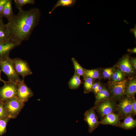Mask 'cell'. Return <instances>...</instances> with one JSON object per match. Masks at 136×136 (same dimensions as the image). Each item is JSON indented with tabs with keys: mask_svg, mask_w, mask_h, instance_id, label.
Masks as SVG:
<instances>
[{
	"mask_svg": "<svg viewBox=\"0 0 136 136\" xmlns=\"http://www.w3.org/2000/svg\"><path fill=\"white\" fill-rule=\"evenodd\" d=\"M41 15L39 9L37 8L27 11L19 10L18 14L6 24L11 39L20 44L29 40L39 24Z\"/></svg>",
	"mask_w": 136,
	"mask_h": 136,
	"instance_id": "1",
	"label": "cell"
},
{
	"mask_svg": "<svg viewBox=\"0 0 136 136\" xmlns=\"http://www.w3.org/2000/svg\"><path fill=\"white\" fill-rule=\"evenodd\" d=\"M0 67L7 76L9 82L17 85L21 80L15 70L12 59L9 56L0 58Z\"/></svg>",
	"mask_w": 136,
	"mask_h": 136,
	"instance_id": "2",
	"label": "cell"
},
{
	"mask_svg": "<svg viewBox=\"0 0 136 136\" xmlns=\"http://www.w3.org/2000/svg\"><path fill=\"white\" fill-rule=\"evenodd\" d=\"M24 103L16 97L3 103L8 117L10 118L17 117L23 108Z\"/></svg>",
	"mask_w": 136,
	"mask_h": 136,
	"instance_id": "3",
	"label": "cell"
},
{
	"mask_svg": "<svg viewBox=\"0 0 136 136\" xmlns=\"http://www.w3.org/2000/svg\"><path fill=\"white\" fill-rule=\"evenodd\" d=\"M17 90V85L7 81L0 88V101L3 103L16 97Z\"/></svg>",
	"mask_w": 136,
	"mask_h": 136,
	"instance_id": "4",
	"label": "cell"
},
{
	"mask_svg": "<svg viewBox=\"0 0 136 136\" xmlns=\"http://www.w3.org/2000/svg\"><path fill=\"white\" fill-rule=\"evenodd\" d=\"M14 69L17 74L24 79L26 76L31 75L32 73L27 61L16 58L12 59Z\"/></svg>",
	"mask_w": 136,
	"mask_h": 136,
	"instance_id": "5",
	"label": "cell"
},
{
	"mask_svg": "<svg viewBox=\"0 0 136 136\" xmlns=\"http://www.w3.org/2000/svg\"><path fill=\"white\" fill-rule=\"evenodd\" d=\"M97 104L96 110L100 115L103 117L109 114L113 113L116 106L115 101L110 99L100 102Z\"/></svg>",
	"mask_w": 136,
	"mask_h": 136,
	"instance_id": "6",
	"label": "cell"
},
{
	"mask_svg": "<svg viewBox=\"0 0 136 136\" xmlns=\"http://www.w3.org/2000/svg\"><path fill=\"white\" fill-rule=\"evenodd\" d=\"M17 85L18 90L16 97L20 101L24 103L33 96V93L26 84L24 79L21 80Z\"/></svg>",
	"mask_w": 136,
	"mask_h": 136,
	"instance_id": "7",
	"label": "cell"
},
{
	"mask_svg": "<svg viewBox=\"0 0 136 136\" xmlns=\"http://www.w3.org/2000/svg\"><path fill=\"white\" fill-rule=\"evenodd\" d=\"M127 79H124L121 81L113 82L110 87V90L115 99H118L124 95V91L128 83Z\"/></svg>",
	"mask_w": 136,
	"mask_h": 136,
	"instance_id": "8",
	"label": "cell"
},
{
	"mask_svg": "<svg viewBox=\"0 0 136 136\" xmlns=\"http://www.w3.org/2000/svg\"><path fill=\"white\" fill-rule=\"evenodd\" d=\"M133 97H127L123 98L118 105L117 109L118 113L122 117H125L133 114L132 106Z\"/></svg>",
	"mask_w": 136,
	"mask_h": 136,
	"instance_id": "9",
	"label": "cell"
},
{
	"mask_svg": "<svg viewBox=\"0 0 136 136\" xmlns=\"http://www.w3.org/2000/svg\"><path fill=\"white\" fill-rule=\"evenodd\" d=\"M84 120L89 126V131L91 133L96 129L99 124L98 118L93 108L87 111L84 114Z\"/></svg>",
	"mask_w": 136,
	"mask_h": 136,
	"instance_id": "10",
	"label": "cell"
},
{
	"mask_svg": "<svg viewBox=\"0 0 136 136\" xmlns=\"http://www.w3.org/2000/svg\"><path fill=\"white\" fill-rule=\"evenodd\" d=\"M20 45L11 39L0 42V58L9 56L11 51Z\"/></svg>",
	"mask_w": 136,
	"mask_h": 136,
	"instance_id": "11",
	"label": "cell"
},
{
	"mask_svg": "<svg viewBox=\"0 0 136 136\" xmlns=\"http://www.w3.org/2000/svg\"><path fill=\"white\" fill-rule=\"evenodd\" d=\"M119 69L124 74L127 75L131 74L134 73V71L129 61L128 55L124 56L119 61Z\"/></svg>",
	"mask_w": 136,
	"mask_h": 136,
	"instance_id": "12",
	"label": "cell"
},
{
	"mask_svg": "<svg viewBox=\"0 0 136 136\" xmlns=\"http://www.w3.org/2000/svg\"><path fill=\"white\" fill-rule=\"evenodd\" d=\"M120 123L119 115L112 113L109 114L104 117L99 122V123L103 124H110L113 125H117Z\"/></svg>",
	"mask_w": 136,
	"mask_h": 136,
	"instance_id": "13",
	"label": "cell"
},
{
	"mask_svg": "<svg viewBox=\"0 0 136 136\" xmlns=\"http://www.w3.org/2000/svg\"><path fill=\"white\" fill-rule=\"evenodd\" d=\"M12 0H8L0 15V16L2 18L4 17L6 18L8 22L11 21L15 15L12 10Z\"/></svg>",
	"mask_w": 136,
	"mask_h": 136,
	"instance_id": "14",
	"label": "cell"
},
{
	"mask_svg": "<svg viewBox=\"0 0 136 136\" xmlns=\"http://www.w3.org/2000/svg\"><path fill=\"white\" fill-rule=\"evenodd\" d=\"M136 93V79L134 78L128 83L124 91V95L133 97Z\"/></svg>",
	"mask_w": 136,
	"mask_h": 136,
	"instance_id": "15",
	"label": "cell"
},
{
	"mask_svg": "<svg viewBox=\"0 0 136 136\" xmlns=\"http://www.w3.org/2000/svg\"><path fill=\"white\" fill-rule=\"evenodd\" d=\"M121 127L126 129L132 128L136 125V121L131 115L126 117L123 121L120 124Z\"/></svg>",
	"mask_w": 136,
	"mask_h": 136,
	"instance_id": "16",
	"label": "cell"
},
{
	"mask_svg": "<svg viewBox=\"0 0 136 136\" xmlns=\"http://www.w3.org/2000/svg\"><path fill=\"white\" fill-rule=\"evenodd\" d=\"M110 96V93L106 87H103L96 94L95 104H97L100 102L109 99Z\"/></svg>",
	"mask_w": 136,
	"mask_h": 136,
	"instance_id": "17",
	"label": "cell"
},
{
	"mask_svg": "<svg viewBox=\"0 0 136 136\" xmlns=\"http://www.w3.org/2000/svg\"><path fill=\"white\" fill-rule=\"evenodd\" d=\"M76 0H59L49 12L51 14L56 8L59 6L73 7L74 6L76 2Z\"/></svg>",
	"mask_w": 136,
	"mask_h": 136,
	"instance_id": "18",
	"label": "cell"
},
{
	"mask_svg": "<svg viewBox=\"0 0 136 136\" xmlns=\"http://www.w3.org/2000/svg\"><path fill=\"white\" fill-rule=\"evenodd\" d=\"M82 83L80 76L75 72L73 77L68 83L69 88L71 89H75L78 88Z\"/></svg>",
	"mask_w": 136,
	"mask_h": 136,
	"instance_id": "19",
	"label": "cell"
},
{
	"mask_svg": "<svg viewBox=\"0 0 136 136\" xmlns=\"http://www.w3.org/2000/svg\"><path fill=\"white\" fill-rule=\"evenodd\" d=\"M11 39L6 24L0 25V42Z\"/></svg>",
	"mask_w": 136,
	"mask_h": 136,
	"instance_id": "20",
	"label": "cell"
},
{
	"mask_svg": "<svg viewBox=\"0 0 136 136\" xmlns=\"http://www.w3.org/2000/svg\"><path fill=\"white\" fill-rule=\"evenodd\" d=\"M85 77H90L93 79L98 78L100 77L99 71L96 70H86L84 69Z\"/></svg>",
	"mask_w": 136,
	"mask_h": 136,
	"instance_id": "21",
	"label": "cell"
},
{
	"mask_svg": "<svg viewBox=\"0 0 136 136\" xmlns=\"http://www.w3.org/2000/svg\"><path fill=\"white\" fill-rule=\"evenodd\" d=\"M111 78L113 82H118L124 79V75L123 72L119 69L114 71Z\"/></svg>",
	"mask_w": 136,
	"mask_h": 136,
	"instance_id": "22",
	"label": "cell"
},
{
	"mask_svg": "<svg viewBox=\"0 0 136 136\" xmlns=\"http://www.w3.org/2000/svg\"><path fill=\"white\" fill-rule=\"evenodd\" d=\"M72 60L75 70V73L80 76H82L85 77L84 74V69L81 66L77 60L74 58H72Z\"/></svg>",
	"mask_w": 136,
	"mask_h": 136,
	"instance_id": "23",
	"label": "cell"
},
{
	"mask_svg": "<svg viewBox=\"0 0 136 136\" xmlns=\"http://www.w3.org/2000/svg\"><path fill=\"white\" fill-rule=\"evenodd\" d=\"M14 3L18 10L23 9L22 7L27 4H33L35 3L34 0H14Z\"/></svg>",
	"mask_w": 136,
	"mask_h": 136,
	"instance_id": "24",
	"label": "cell"
},
{
	"mask_svg": "<svg viewBox=\"0 0 136 136\" xmlns=\"http://www.w3.org/2000/svg\"><path fill=\"white\" fill-rule=\"evenodd\" d=\"M84 84V92L87 93L92 91V88L93 84V79L90 77H85Z\"/></svg>",
	"mask_w": 136,
	"mask_h": 136,
	"instance_id": "25",
	"label": "cell"
},
{
	"mask_svg": "<svg viewBox=\"0 0 136 136\" xmlns=\"http://www.w3.org/2000/svg\"><path fill=\"white\" fill-rule=\"evenodd\" d=\"M10 119L8 117L0 119V136L6 132L7 124Z\"/></svg>",
	"mask_w": 136,
	"mask_h": 136,
	"instance_id": "26",
	"label": "cell"
},
{
	"mask_svg": "<svg viewBox=\"0 0 136 136\" xmlns=\"http://www.w3.org/2000/svg\"><path fill=\"white\" fill-rule=\"evenodd\" d=\"M114 71L113 68L106 69L103 72V76L105 78H110L112 77Z\"/></svg>",
	"mask_w": 136,
	"mask_h": 136,
	"instance_id": "27",
	"label": "cell"
},
{
	"mask_svg": "<svg viewBox=\"0 0 136 136\" xmlns=\"http://www.w3.org/2000/svg\"><path fill=\"white\" fill-rule=\"evenodd\" d=\"M8 117L4 107L3 103H0V119Z\"/></svg>",
	"mask_w": 136,
	"mask_h": 136,
	"instance_id": "28",
	"label": "cell"
},
{
	"mask_svg": "<svg viewBox=\"0 0 136 136\" xmlns=\"http://www.w3.org/2000/svg\"><path fill=\"white\" fill-rule=\"evenodd\" d=\"M8 0H0V16L6 3Z\"/></svg>",
	"mask_w": 136,
	"mask_h": 136,
	"instance_id": "29",
	"label": "cell"
},
{
	"mask_svg": "<svg viewBox=\"0 0 136 136\" xmlns=\"http://www.w3.org/2000/svg\"><path fill=\"white\" fill-rule=\"evenodd\" d=\"M132 106L133 114L135 115L136 114V101L135 99L133 97L132 101Z\"/></svg>",
	"mask_w": 136,
	"mask_h": 136,
	"instance_id": "30",
	"label": "cell"
},
{
	"mask_svg": "<svg viewBox=\"0 0 136 136\" xmlns=\"http://www.w3.org/2000/svg\"><path fill=\"white\" fill-rule=\"evenodd\" d=\"M131 65L135 70L136 69V59L135 58H132L129 60Z\"/></svg>",
	"mask_w": 136,
	"mask_h": 136,
	"instance_id": "31",
	"label": "cell"
},
{
	"mask_svg": "<svg viewBox=\"0 0 136 136\" xmlns=\"http://www.w3.org/2000/svg\"><path fill=\"white\" fill-rule=\"evenodd\" d=\"M103 87L100 84L93 91L96 94L97 93L101 90Z\"/></svg>",
	"mask_w": 136,
	"mask_h": 136,
	"instance_id": "32",
	"label": "cell"
},
{
	"mask_svg": "<svg viewBox=\"0 0 136 136\" xmlns=\"http://www.w3.org/2000/svg\"><path fill=\"white\" fill-rule=\"evenodd\" d=\"M130 32L133 33L135 39V41L136 40V24L134 26V28H131L130 30Z\"/></svg>",
	"mask_w": 136,
	"mask_h": 136,
	"instance_id": "33",
	"label": "cell"
},
{
	"mask_svg": "<svg viewBox=\"0 0 136 136\" xmlns=\"http://www.w3.org/2000/svg\"><path fill=\"white\" fill-rule=\"evenodd\" d=\"M100 85V84L99 83H93L92 88V90L93 91Z\"/></svg>",
	"mask_w": 136,
	"mask_h": 136,
	"instance_id": "34",
	"label": "cell"
},
{
	"mask_svg": "<svg viewBox=\"0 0 136 136\" xmlns=\"http://www.w3.org/2000/svg\"><path fill=\"white\" fill-rule=\"evenodd\" d=\"M127 51L128 52H130L132 53H136V48L135 47L132 49H128Z\"/></svg>",
	"mask_w": 136,
	"mask_h": 136,
	"instance_id": "35",
	"label": "cell"
},
{
	"mask_svg": "<svg viewBox=\"0 0 136 136\" xmlns=\"http://www.w3.org/2000/svg\"><path fill=\"white\" fill-rule=\"evenodd\" d=\"M2 71L1 69H0V82H3L4 84L6 83L7 81H6L3 79L1 76V73Z\"/></svg>",
	"mask_w": 136,
	"mask_h": 136,
	"instance_id": "36",
	"label": "cell"
},
{
	"mask_svg": "<svg viewBox=\"0 0 136 136\" xmlns=\"http://www.w3.org/2000/svg\"><path fill=\"white\" fill-rule=\"evenodd\" d=\"M3 21L2 19V18L0 16V25L4 24Z\"/></svg>",
	"mask_w": 136,
	"mask_h": 136,
	"instance_id": "37",
	"label": "cell"
},
{
	"mask_svg": "<svg viewBox=\"0 0 136 136\" xmlns=\"http://www.w3.org/2000/svg\"><path fill=\"white\" fill-rule=\"evenodd\" d=\"M1 102L0 101V103Z\"/></svg>",
	"mask_w": 136,
	"mask_h": 136,
	"instance_id": "38",
	"label": "cell"
}]
</instances>
